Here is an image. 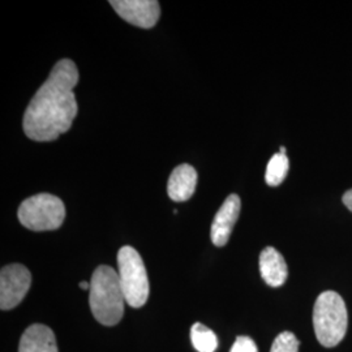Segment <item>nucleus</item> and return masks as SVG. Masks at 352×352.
Here are the masks:
<instances>
[{"label":"nucleus","instance_id":"nucleus-8","mask_svg":"<svg viewBox=\"0 0 352 352\" xmlns=\"http://www.w3.org/2000/svg\"><path fill=\"white\" fill-rule=\"evenodd\" d=\"M240 208H241L240 197L235 193L230 195L222 204V206L215 214V218L212 223L210 238L214 245L217 247L226 245L234 226L239 218Z\"/></svg>","mask_w":352,"mask_h":352},{"label":"nucleus","instance_id":"nucleus-16","mask_svg":"<svg viewBox=\"0 0 352 352\" xmlns=\"http://www.w3.org/2000/svg\"><path fill=\"white\" fill-rule=\"evenodd\" d=\"M343 204L346 205V208L352 212V189L347 190L344 195H343Z\"/></svg>","mask_w":352,"mask_h":352},{"label":"nucleus","instance_id":"nucleus-11","mask_svg":"<svg viewBox=\"0 0 352 352\" xmlns=\"http://www.w3.org/2000/svg\"><path fill=\"white\" fill-rule=\"evenodd\" d=\"M19 352H58L54 331L41 324L28 327L20 340Z\"/></svg>","mask_w":352,"mask_h":352},{"label":"nucleus","instance_id":"nucleus-9","mask_svg":"<svg viewBox=\"0 0 352 352\" xmlns=\"http://www.w3.org/2000/svg\"><path fill=\"white\" fill-rule=\"evenodd\" d=\"M197 184V173L190 164H180L171 173L167 183L168 197L175 202L188 201Z\"/></svg>","mask_w":352,"mask_h":352},{"label":"nucleus","instance_id":"nucleus-6","mask_svg":"<svg viewBox=\"0 0 352 352\" xmlns=\"http://www.w3.org/2000/svg\"><path fill=\"white\" fill-rule=\"evenodd\" d=\"M32 285V274L24 265L11 264L0 272V308L10 311L25 298Z\"/></svg>","mask_w":352,"mask_h":352},{"label":"nucleus","instance_id":"nucleus-15","mask_svg":"<svg viewBox=\"0 0 352 352\" xmlns=\"http://www.w3.org/2000/svg\"><path fill=\"white\" fill-rule=\"evenodd\" d=\"M230 352H258V350H257L254 340L250 337L240 336L235 340V343L232 344Z\"/></svg>","mask_w":352,"mask_h":352},{"label":"nucleus","instance_id":"nucleus-4","mask_svg":"<svg viewBox=\"0 0 352 352\" xmlns=\"http://www.w3.org/2000/svg\"><path fill=\"white\" fill-rule=\"evenodd\" d=\"M118 274L126 302L141 308L149 298V279L145 264L135 248L126 245L118 253Z\"/></svg>","mask_w":352,"mask_h":352},{"label":"nucleus","instance_id":"nucleus-7","mask_svg":"<svg viewBox=\"0 0 352 352\" xmlns=\"http://www.w3.org/2000/svg\"><path fill=\"white\" fill-rule=\"evenodd\" d=\"M115 12L132 25L151 29L161 16V7L157 0H111Z\"/></svg>","mask_w":352,"mask_h":352},{"label":"nucleus","instance_id":"nucleus-5","mask_svg":"<svg viewBox=\"0 0 352 352\" xmlns=\"http://www.w3.org/2000/svg\"><path fill=\"white\" fill-rule=\"evenodd\" d=\"M19 221L32 231H52L63 225L65 206L50 193H39L26 199L19 208Z\"/></svg>","mask_w":352,"mask_h":352},{"label":"nucleus","instance_id":"nucleus-2","mask_svg":"<svg viewBox=\"0 0 352 352\" xmlns=\"http://www.w3.org/2000/svg\"><path fill=\"white\" fill-rule=\"evenodd\" d=\"M89 304L94 318L106 327L120 322L126 298L118 272L107 265L98 266L90 279Z\"/></svg>","mask_w":352,"mask_h":352},{"label":"nucleus","instance_id":"nucleus-1","mask_svg":"<svg viewBox=\"0 0 352 352\" xmlns=\"http://www.w3.org/2000/svg\"><path fill=\"white\" fill-rule=\"evenodd\" d=\"M78 69L69 59L54 65L49 78L26 107L24 132L38 142H49L69 131L78 113L75 89Z\"/></svg>","mask_w":352,"mask_h":352},{"label":"nucleus","instance_id":"nucleus-17","mask_svg":"<svg viewBox=\"0 0 352 352\" xmlns=\"http://www.w3.org/2000/svg\"><path fill=\"white\" fill-rule=\"evenodd\" d=\"M80 287L82 289H90V283L89 282H81Z\"/></svg>","mask_w":352,"mask_h":352},{"label":"nucleus","instance_id":"nucleus-18","mask_svg":"<svg viewBox=\"0 0 352 352\" xmlns=\"http://www.w3.org/2000/svg\"><path fill=\"white\" fill-rule=\"evenodd\" d=\"M278 153H280V154H286V148H283V146H282Z\"/></svg>","mask_w":352,"mask_h":352},{"label":"nucleus","instance_id":"nucleus-3","mask_svg":"<svg viewBox=\"0 0 352 352\" xmlns=\"http://www.w3.org/2000/svg\"><path fill=\"white\" fill-rule=\"evenodd\" d=\"M349 315L344 300L336 291L318 295L314 308L316 337L324 347H336L344 338Z\"/></svg>","mask_w":352,"mask_h":352},{"label":"nucleus","instance_id":"nucleus-14","mask_svg":"<svg viewBox=\"0 0 352 352\" xmlns=\"http://www.w3.org/2000/svg\"><path fill=\"white\" fill-rule=\"evenodd\" d=\"M270 352H299V340L291 331H283L273 342Z\"/></svg>","mask_w":352,"mask_h":352},{"label":"nucleus","instance_id":"nucleus-10","mask_svg":"<svg viewBox=\"0 0 352 352\" xmlns=\"http://www.w3.org/2000/svg\"><path fill=\"white\" fill-rule=\"evenodd\" d=\"M260 273L266 285L280 287L289 277L287 264L283 256L273 247H266L260 254Z\"/></svg>","mask_w":352,"mask_h":352},{"label":"nucleus","instance_id":"nucleus-13","mask_svg":"<svg viewBox=\"0 0 352 352\" xmlns=\"http://www.w3.org/2000/svg\"><path fill=\"white\" fill-rule=\"evenodd\" d=\"M190 340L196 351L214 352L218 347V338L213 330L200 322H196L190 327Z\"/></svg>","mask_w":352,"mask_h":352},{"label":"nucleus","instance_id":"nucleus-12","mask_svg":"<svg viewBox=\"0 0 352 352\" xmlns=\"http://www.w3.org/2000/svg\"><path fill=\"white\" fill-rule=\"evenodd\" d=\"M289 162L286 154L277 153L272 157L266 167L265 180L267 186L270 187H278L283 183L286 176L289 174Z\"/></svg>","mask_w":352,"mask_h":352}]
</instances>
